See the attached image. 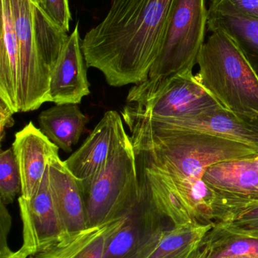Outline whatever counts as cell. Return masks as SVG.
<instances>
[{"label": "cell", "instance_id": "16", "mask_svg": "<svg viewBox=\"0 0 258 258\" xmlns=\"http://www.w3.org/2000/svg\"><path fill=\"white\" fill-rule=\"evenodd\" d=\"M1 13L0 99L14 113H20L19 53L9 0H1Z\"/></svg>", "mask_w": 258, "mask_h": 258}, {"label": "cell", "instance_id": "20", "mask_svg": "<svg viewBox=\"0 0 258 258\" xmlns=\"http://www.w3.org/2000/svg\"><path fill=\"white\" fill-rule=\"evenodd\" d=\"M219 28L230 35L258 76V21L209 12L208 30Z\"/></svg>", "mask_w": 258, "mask_h": 258}, {"label": "cell", "instance_id": "15", "mask_svg": "<svg viewBox=\"0 0 258 258\" xmlns=\"http://www.w3.org/2000/svg\"><path fill=\"white\" fill-rule=\"evenodd\" d=\"M212 227L194 224L165 227L126 258H195L202 239Z\"/></svg>", "mask_w": 258, "mask_h": 258}, {"label": "cell", "instance_id": "24", "mask_svg": "<svg viewBox=\"0 0 258 258\" xmlns=\"http://www.w3.org/2000/svg\"><path fill=\"white\" fill-rule=\"evenodd\" d=\"M42 6L53 22L69 33L71 18L68 0H42Z\"/></svg>", "mask_w": 258, "mask_h": 258}, {"label": "cell", "instance_id": "7", "mask_svg": "<svg viewBox=\"0 0 258 258\" xmlns=\"http://www.w3.org/2000/svg\"><path fill=\"white\" fill-rule=\"evenodd\" d=\"M129 135L115 110L105 113L81 147L64 161L84 191L107 165Z\"/></svg>", "mask_w": 258, "mask_h": 258}, {"label": "cell", "instance_id": "8", "mask_svg": "<svg viewBox=\"0 0 258 258\" xmlns=\"http://www.w3.org/2000/svg\"><path fill=\"white\" fill-rule=\"evenodd\" d=\"M203 180L218 195L224 219L232 211L258 203V153L215 164Z\"/></svg>", "mask_w": 258, "mask_h": 258}, {"label": "cell", "instance_id": "13", "mask_svg": "<svg viewBox=\"0 0 258 258\" xmlns=\"http://www.w3.org/2000/svg\"><path fill=\"white\" fill-rule=\"evenodd\" d=\"M12 150L21 174V197L30 200L40 186L50 159L59 154V147L30 122L15 134Z\"/></svg>", "mask_w": 258, "mask_h": 258}, {"label": "cell", "instance_id": "21", "mask_svg": "<svg viewBox=\"0 0 258 258\" xmlns=\"http://www.w3.org/2000/svg\"><path fill=\"white\" fill-rule=\"evenodd\" d=\"M21 192L19 168L12 148L2 150L0 154V202L12 204Z\"/></svg>", "mask_w": 258, "mask_h": 258}, {"label": "cell", "instance_id": "12", "mask_svg": "<svg viewBox=\"0 0 258 258\" xmlns=\"http://www.w3.org/2000/svg\"><path fill=\"white\" fill-rule=\"evenodd\" d=\"M81 43L77 23L64 45L51 73L48 102L79 104L90 93L86 74L87 67Z\"/></svg>", "mask_w": 258, "mask_h": 258}, {"label": "cell", "instance_id": "2", "mask_svg": "<svg viewBox=\"0 0 258 258\" xmlns=\"http://www.w3.org/2000/svg\"><path fill=\"white\" fill-rule=\"evenodd\" d=\"M20 60L21 112L48 102L50 79L69 34L58 27L42 0H9Z\"/></svg>", "mask_w": 258, "mask_h": 258}, {"label": "cell", "instance_id": "19", "mask_svg": "<svg viewBox=\"0 0 258 258\" xmlns=\"http://www.w3.org/2000/svg\"><path fill=\"white\" fill-rule=\"evenodd\" d=\"M258 255V238L238 234L219 225L209 230L195 258H224Z\"/></svg>", "mask_w": 258, "mask_h": 258}, {"label": "cell", "instance_id": "4", "mask_svg": "<svg viewBox=\"0 0 258 258\" xmlns=\"http://www.w3.org/2000/svg\"><path fill=\"white\" fill-rule=\"evenodd\" d=\"M208 23L206 0H174L162 50L144 82L159 85L193 72L205 42Z\"/></svg>", "mask_w": 258, "mask_h": 258}, {"label": "cell", "instance_id": "23", "mask_svg": "<svg viewBox=\"0 0 258 258\" xmlns=\"http://www.w3.org/2000/svg\"><path fill=\"white\" fill-rule=\"evenodd\" d=\"M209 11L258 21V0H211Z\"/></svg>", "mask_w": 258, "mask_h": 258}, {"label": "cell", "instance_id": "26", "mask_svg": "<svg viewBox=\"0 0 258 258\" xmlns=\"http://www.w3.org/2000/svg\"><path fill=\"white\" fill-rule=\"evenodd\" d=\"M14 112L10 107L0 99V140L1 142L4 141L6 129L12 128L15 125Z\"/></svg>", "mask_w": 258, "mask_h": 258}, {"label": "cell", "instance_id": "11", "mask_svg": "<svg viewBox=\"0 0 258 258\" xmlns=\"http://www.w3.org/2000/svg\"><path fill=\"white\" fill-rule=\"evenodd\" d=\"M127 106L129 107L128 105ZM130 110L133 111L132 109ZM134 113H136V112ZM139 116L159 128L210 134L242 143L258 150V116L238 114L222 106L190 119L154 121L141 115Z\"/></svg>", "mask_w": 258, "mask_h": 258}, {"label": "cell", "instance_id": "6", "mask_svg": "<svg viewBox=\"0 0 258 258\" xmlns=\"http://www.w3.org/2000/svg\"><path fill=\"white\" fill-rule=\"evenodd\" d=\"M127 105L154 121L190 119L221 107L193 72L173 77L159 85L142 82L129 91Z\"/></svg>", "mask_w": 258, "mask_h": 258}, {"label": "cell", "instance_id": "25", "mask_svg": "<svg viewBox=\"0 0 258 258\" xmlns=\"http://www.w3.org/2000/svg\"><path fill=\"white\" fill-rule=\"evenodd\" d=\"M0 224H1V233H0V257L6 255L10 253L7 242L8 235L12 227V217L6 208V205L0 202Z\"/></svg>", "mask_w": 258, "mask_h": 258}, {"label": "cell", "instance_id": "10", "mask_svg": "<svg viewBox=\"0 0 258 258\" xmlns=\"http://www.w3.org/2000/svg\"><path fill=\"white\" fill-rule=\"evenodd\" d=\"M140 197L127 219L108 241L103 258H126L156 232L174 226L154 204L148 191L139 183Z\"/></svg>", "mask_w": 258, "mask_h": 258}, {"label": "cell", "instance_id": "1", "mask_svg": "<svg viewBox=\"0 0 258 258\" xmlns=\"http://www.w3.org/2000/svg\"><path fill=\"white\" fill-rule=\"evenodd\" d=\"M174 0H112L101 22L86 32L82 51L86 67L122 87L148 78L166 33Z\"/></svg>", "mask_w": 258, "mask_h": 258}, {"label": "cell", "instance_id": "29", "mask_svg": "<svg viewBox=\"0 0 258 258\" xmlns=\"http://www.w3.org/2000/svg\"><path fill=\"white\" fill-rule=\"evenodd\" d=\"M27 258H36V257H35L34 255H30V256H29V257Z\"/></svg>", "mask_w": 258, "mask_h": 258}, {"label": "cell", "instance_id": "22", "mask_svg": "<svg viewBox=\"0 0 258 258\" xmlns=\"http://www.w3.org/2000/svg\"><path fill=\"white\" fill-rule=\"evenodd\" d=\"M218 225L233 233L258 238V203L232 211Z\"/></svg>", "mask_w": 258, "mask_h": 258}, {"label": "cell", "instance_id": "9", "mask_svg": "<svg viewBox=\"0 0 258 258\" xmlns=\"http://www.w3.org/2000/svg\"><path fill=\"white\" fill-rule=\"evenodd\" d=\"M23 225V248L30 255L49 249L63 239V232L53 203L48 167L39 189L30 200L18 199Z\"/></svg>", "mask_w": 258, "mask_h": 258}, {"label": "cell", "instance_id": "18", "mask_svg": "<svg viewBox=\"0 0 258 258\" xmlns=\"http://www.w3.org/2000/svg\"><path fill=\"white\" fill-rule=\"evenodd\" d=\"M89 119L78 104H56L39 115L40 130L66 153L78 143Z\"/></svg>", "mask_w": 258, "mask_h": 258}, {"label": "cell", "instance_id": "17", "mask_svg": "<svg viewBox=\"0 0 258 258\" xmlns=\"http://www.w3.org/2000/svg\"><path fill=\"white\" fill-rule=\"evenodd\" d=\"M128 215L99 226L88 227L34 256L36 258H103L109 238L119 230Z\"/></svg>", "mask_w": 258, "mask_h": 258}, {"label": "cell", "instance_id": "3", "mask_svg": "<svg viewBox=\"0 0 258 258\" xmlns=\"http://www.w3.org/2000/svg\"><path fill=\"white\" fill-rule=\"evenodd\" d=\"M209 31L197 60L198 81L224 108L258 116L257 74L229 33L219 28Z\"/></svg>", "mask_w": 258, "mask_h": 258}, {"label": "cell", "instance_id": "27", "mask_svg": "<svg viewBox=\"0 0 258 258\" xmlns=\"http://www.w3.org/2000/svg\"><path fill=\"white\" fill-rule=\"evenodd\" d=\"M29 256H30V252L21 246V248L18 251H12L9 254L3 256V257H0V258H27Z\"/></svg>", "mask_w": 258, "mask_h": 258}, {"label": "cell", "instance_id": "14", "mask_svg": "<svg viewBox=\"0 0 258 258\" xmlns=\"http://www.w3.org/2000/svg\"><path fill=\"white\" fill-rule=\"evenodd\" d=\"M48 177L51 197L65 239L87 228L83 187L59 154L50 159Z\"/></svg>", "mask_w": 258, "mask_h": 258}, {"label": "cell", "instance_id": "5", "mask_svg": "<svg viewBox=\"0 0 258 258\" xmlns=\"http://www.w3.org/2000/svg\"><path fill=\"white\" fill-rule=\"evenodd\" d=\"M83 194L87 228L126 216L136 206L140 186L130 135Z\"/></svg>", "mask_w": 258, "mask_h": 258}, {"label": "cell", "instance_id": "28", "mask_svg": "<svg viewBox=\"0 0 258 258\" xmlns=\"http://www.w3.org/2000/svg\"><path fill=\"white\" fill-rule=\"evenodd\" d=\"M224 258H258V255H256V254H251V255L236 256V257H229Z\"/></svg>", "mask_w": 258, "mask_h": 258}]
</instances>
